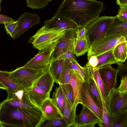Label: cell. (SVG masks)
I'll list each match as a JSON object with an SVG mask.
<instances>
[{"label": "cell", "mask_w": 127, "mask_h": 127, "mask_svg": "<svg viewBox=\"0 0 127 127\" xmlns=\"http://www.w3.org/2000/svg\"><path fill=\"white\" fill-rule=\"evenodd\" d=\"M43 117L37 108H23L10 105L3 100L0 103V126L39 127Z\"/></svg>", "instance_id": "2"}, {"label": "cell", "mask_w": 127, "mask_h": 127, "mask_svg": "<svg viewBox=\"0 0 127 127\" xmlns=\"http://www.w3.org/2000/svg\"><path fill=\"white\" fill-rule=\"evenodd\" d=\"M116 19L123 22H127V5L120 6Z\"/></svg>", "instance_id": "37"}, {"label": "cell", "mask_w": 127, "mask_h": 127, "mask_svg": "<svg viewBox=\"0 0 127 127\" xmlns=\"http://www.w3.org/2000/svg\"><path fill=\"white\" fill-rule=\"evenodd\" d=\"M17 21V26L11 36L13 40L16 39L30 28L41 22L40 17L38 14L29 12L23 14Z\"/></svg>", "instance_id": "9"}, {"label": "cell", "mask_w": 127, "mask_h": 127, "mask_svg": "<svg viewBox=\"0 0 127 127\" xmlns=\"http://www.w3.org/2000/svg\"><path fill=\"white\" fill-rule=\"evenodd\" d=\"M27 6L32 9H43L48 4V0H26Z\"/></svg>", "instance_id": "34"}, {"label": "cell", "mask_w": 127, "mask_h": 127, "mask_svg": "<svg viewBox=\"0 0 127 127\" xmlns=\"http://www.w3.org/2000/svg\"><path fill=\"white\" fill-rule=\"evenodd\" d=\"M113 53L118 62H124L127 58V42H124L116 45L113 50Z\"/></svg>", "instance_id": "27"}, {"label": "cell", "mask_w": 127, "mask_h": 127, "mask_svg": "<svg viewBox=\"0 0 127 127\" xmlns=\"http://www.w3.org/2000/svg\"><path fill=\"white\" fill-rule=\"evenodd\" d=\"M40 109L45 121L63 118L62 114L52 98L50 97L45 100Z\"/></svg>", "instance_id": "15"}, {"label": "cell", "mask_w": 127, "mask_h": 127, "mask_svg": "<svg viewBox=\"0 0 127 127\" xmlns=\"http://www.w3.org/2000/svg\"><path fill=\"white\" fill-rule=\"evenodd\" d=\"M52 98L63 114L65 106V99L63 91L60 85L59 87H56L55 91L52 93Z\"/></svg>", "instance_id": "28"}, {"label": "cell", "mask_w": 127, "mask_h": 127, "mask_svg": "<svg viewBox=\"0 0 127 127\" xmlns=\"http://www.w3.org/2000/svg\"><path fill=\"white\" fill-rule=\"evenodd\" d=\"M118 74L121 78L127 75V62L126 60L124 62H119L117 64Z\"/></svg>", "instance_id": "38"}, {"label": "cell", "mask_w": 127, "mask_h": 127, "mask_svg": "<svg viewBox=\"0 0 127 127\" xmlns=\"http://www.w3.org/2000/svg\"><path fill=\"white\" fill-rule=\"evenodd\" d=\"M59 85L61 86L64 93L70 105L72 107H74L73 106L74 101V94L73 88L71 85L69 84H60Z\"/></svg>", "instance_id": "36"}, {"label": "cell", "mask_w": 127, "mask_h": 127, "mask_svg": "<svg viewBox=\"0 0 127 127\" xmlns=\"http://www.w3.org/2000/svg\"><path fill=\"white\" fill-rule=\"evenodd\" d=\"M66 30L47 28L44 26L28 40L33 47L39 51L54 48Z\"/></svg>", "instance_id": "3"}, {"label": "cell", "mask_w": 127, "mask_h": 127, "mask_svg": "<svg viewBox=\"0 0 127 127\" xmlns=\"http://www.w3.org/2000/svg\"><path fill=\"white\" fill-rule=\"evenodd\" d=\"M65 63L64 60L57 59L50 62L48 70L57 83Z\"/></svg>", "instance_id": "24"}, {"label": "cell", "mask_w": 127, "mask_h": 127, "mask_svg": "<svg viewBox=\"0 0 127 127\" xmlns=\"http://www.w3.org/2000/svg\"><path fill=\"white\" fill-rule=\"evenodd\" d=\"M63 93L65 99V106L62 114L63 118L66 123L68 127H73L77 116L76 108L71 106L64 92Z\"/></svg>", "instance_id": "20"}, {"label": "cell", "mask_w": 127, "mask_h": 127, "mask_svg": "<svg viewBox=\"0 0 127 127\" xmlns=\"http://www.w3.org/2000/svg\"><path fill=\"white\" fill-rule=\"evenodd\" d=\"M15 21L12 18L3 14H0V24H4L5 23Z\"/></svg>", "instance_id": "44"}, {"label": "cell", "mask_w": 127, "mask_h": 127, "mask_svg": "<svg viewBox=\"0 0 127 127\" xmlns=\"http://www.w3.org/2000/svg\"><path fill=\"white\" fill-rule=\"evenodd\" d=\"M88 60V63L94 68H95L98 64V59L96 56H92Z\"/></svg>", "instance_id": "43"}, {"label": "cell", "mask_w": 127, "mask_h": 127, "mask_svg": "<svg viewBox=\"0 0 127 127\" xmlns=\"http://www.w3.org/2000/svg\"><path fill=\"white\" fill-rule=\"evenodd\" d=\"M54 49L39 50L23 67L45 71L47 70Z\"/></svg>", "instance_id": "10"}, {"label": "cell", "mask_w": 127, "mask_h": 127, "mask_svg": "<svg viewBox=\"0 0 127 127\" xmlns=\"http://www.w3.org/2000/svg\"><path fill=\"white\" fill-rule=\"evenodd\" d=\"M82 110L76 116L73 127H94L96 124L102 127V124L96 115L90 110L82 105Z\"/></svg>", "instance_id": "11"}, {"label": "cell", "mask_w": 127, "mask_h": 127, "mask_svg": "<svg viewBox=\"0 0 127 127\" xmlns=\"http://www.w3.org/2000/svg\"><path fill=\"white\" fill-rule=\"evenodd\" d=\"M65 62L69 65L74 72L83 82H89L90 78L84 67L81 66L78 63L71 60H65Z\"/></svg>", "instance_id": "25"}, {"label": "cell", "mask_w": 127, "mask_h": 127, "mask_svg": "<svg viewBox=\"0 0 127 127\" xmlns=\"http://www.w3.org/2000/svg\"><path fill=\"white\" fill-rule=\"evenodd\" d=\"M2 0H0V12L1 11V7H0L1 3V1Z\"/></svg>", "instance_id": "47"}, {"label": "cell", "mask_w": 127, "mask_h": 127, "mask_svg": "<svg viewBox=\"0 0 127 127\" xmlns=\"http://www.w3.org/2000/svg\"><path fill=\"white\" fill-rule=\"evenodd\" d=\"M127 35L105 36L91 44L87 54L88 59L92 56H96L113 49L118 44L127 42Z\"/></svg>", "instance_id": "5"}, {"label": "cell", "mask_w": 127, "mask_h": 127, "mask_svg": "<svg viewBox=\"0 0 127 127\" xmlns=\"http://www.w3.org/2000/svg\"><path fill=\"white\" fill-rule=\"evenodd\" d=\"M0 89L6 90V88L0 82Z\"/></svg>", "instance_id": "46"}, {"label": "cell", "mask_w": 127, "mask_h": 127, "mask_svg": "<svg viewBox=\"0 0 127 127\" xmlns=\"http://www.w3.org/2000/svg\"><path fill=\"white\" fill-rule=\"evenodd\" d=\"M88 82L89 90L91 95L98 106L102 110L103 99L96 84L94 81L90 78Z\"/></svg>", "instance_id": "29"}, {"label": "cell", "mask_w": 127, "mask_h": 127, "mask_svg": "<svg viewBox=\"0 0 127 127\" xmlns=\"http://www.w3.org/2000/svg\"><path fill=\"white\" fill-rule=\"evenodd\" d=\"M113 49L109 50L97 56L98 63L95 68L99 69L105 65L117 64L119 62L115 59L113 54Z\"/></svg>", "instance_id": "26"}, {"label": "cell", "mask_w": 127, "mask_h": 127, "mask_svg": "<svg viewBox=\"0 0 127 127\" xmlns=\"http://www.w3.org/2000/svg\"><path fill=\"white\" fill-rule=\"evenodd\" d=\"M6 103L11 105L23 108L32 109L37 108L31 104L27 98L24 92L23 98L19 100L15 98H7L4 100Z\"/></svg>", "instance_id": "30"}, {"label": "cell", "mask_w": 127, "mask_h": 127, "mask_svg": "<svg viewBox=\"0 0 127 127\" xmlns=\"http://www.w3.org/2000/svg\"><path fill=\"white\" fill-rule=\"evenodd\" d=\"M90 43L88 36L75 41L73 53L77 57L84 55L88 52L90 48Z\"/></svg>", "instance_id": "23"}, {"label": "cell", "mask_w": 127, "mask_h": 127, "mask_svg": "<svg viewBox=\"0 0 127 127\" xmlns=\"http://www.w3.org/2000/svg\"><path fill=\"white\" fill-rule=\"evenodd\" d=\"M87 30L85 27L79 28L76 33V39L85 37L86 35Z\"/></svg>", "instance_id": "42"}, {"label": "cell", "mask_w": 127, "mask_h": 127, "mask_svg": "<svg viewBox=\"0 0 127 127\" xmlns=\"http://www.w3.org/2000/svg\"><path fill=\"white\" fill-rule=\"evenodd\" d=\"M116 2L120 6L127 5V0H116Z\"/></svg>", "instance_id": "45"}, {"label": "cell", "mask_w": 127, "mask_h": 127, "mask_svg": "<svg viewBox=\"0 0 127 127\" xmlns=\"http://www.w3.org/2000/svg\"><path fill=\"white\" fill-rule=\"evenodd\" d=\"M57 59L70 60L76 63H78L73 52L71 51L67 52L64 53L59 57Z\"/></svg>", "instance_id": "41"}, {"label": "cell", "mask_w": 127, "mask_h": 127, "mask_svg": "<svg viewBox=\"0 0 127 127\" xmlns=\"http://www.w3.org/2000/svg\"><path fill=\"white\" fill-rule=\"evenodd\" d=\"M81 98V104L93 112L98 118L102 124V111L96 104L89 93L88 82L83 83Z\"/></svg>", "instance_id": "12"}, {"label": "cell", "mask_w": 127, "mask_h": 127, "mask_svg": "<svg viewBox=\"0 0 127 127\" xmlns=\"http://www.w3.org/2000/svg\"><path fill=\"white\" fill-rule=\"evenodd\" d=\"M116 19V16L99 17L86 27L87 30L86 35L90 45L105 36L106 32Z\"/></svg>", "instance_id": "6"}, {"label": "cell", "mask_w": 127, "mask_h": 127, "mask_svg": "<svg viewBox=\"0 0 127 127\" xmlns=\"http://www.w3.org/2000/svg\"><path fill=\"white\" fill-rule=\"evenodd\" d=\"M43 123L40 127H68V125L63 118L54 119Z\"/></svg>", "instance_id": "35"}, {"label": "cell", "mask_w": 127, "mask_h": 127, "mask_svg": "<svg viewBox=\"0 0 127 127\" xmlns=\"http://www.w3.org/2000/svg\"><path fill=\"white\" fill-rule=\"evenodd\" d=\"M105 104L108 112L114 117L127 109V93H120L114 88L109 92Z\"/></svg>", "instance_id": "7"}, {"label": "cell", "mask_w": 127, "mask_h": 127, "mask_svg": "<svg viewBox=\"0 0 127 127\" xmlns=\"http://www.w3.org/2000/svg\"><path fill=\"white\" fill-rule=\"evenodd\" d=\"M25 94L31 104L39 108L44 101L50 97V93H46L34 86H32L25 91Z\"/></svg>", "instance_id": "14"}, {"label": "cell", "mask_w": 127, "mask_h": 127, "mask_svg": "<svg viewBox=\"0 0 127 127\" xmlns=\"http://www.w3.org/2000/svg\"><path fill=\"white\" fill-rule=\"evenodd\" d=\"M127 127V109L113 117V127Z\"/></svg>", "instance_id": "32"}, {"label": "cell", "mask_w": 127, "mask_h": 127, "mask_svg": "<svg viewBox=\"0 0 127 127\" xmlns=\"http://www.w3.org/2000/svg\"><path fill=\"white\" fill-rule=\"evenodd\" d=\"M98 70L100 77L109 93L113 89L116 88L117 70L111 64L104 66Z\"/></svg>", "instance_id": "13"}, {"label": "cell", "mask_w": 127, "mask_h": 127, "mask_svg": "<svg viewBox=\"0 0 127 127\" xmlns=\"http://www.w3.org/2000/svg\"><path fill=\"white\" fill-rule=\"evenodd\" d=\"M102 103V127H113V117L107 111L103 100Z\"/></svg>", "instance_id": "33"}, {"label": "cell", "mask_w": 127, "mask_h": 127, "mask_svg": "<svg viewBox=\"0 0 127 127\" xmlns=\"http://www.w3.org/2000/svg\"><path fill=\"white\" fill-rule=\"evenodd\" d=\"M86 70L89 78L94 82L104 102L105 101L109 93L106 89L101 78L98 69L94 68L88 63L84 67Z\"/></svg>", "instance_id": "17"}, {"label": "cell", "mask_w": 127, "mask_h": 127, "mask_svg": "<svg viewBox=\"0 0 127 127\" xmlns=\"http://www.w3.org/2000/svg\"><path fill=\"white\" fill-rule=\"evenodd\" d=\"M49 0V1H51L52 0Z\"/></svg>", "instance_id": "48"}, {"label": "cell", "mask_w": 127, "mask_h": 127, "mask_svg": "<svg viewBox=\"0 0 127 127\" xmlns=\"http://www.w3.org/2000/svg\"><path fill=\"white\" fill-rule=\"evenodd\" d=\"M116 88L120 93H127V75L121 78L120 84Z\"/></svg>", "instance_id": "40"}, {"label": "cell", "mask_w": 127, "mask_h": 127, "mask_svg": "<svg viewBox=\"0 0 127 127\" xmlns=\"http://www.w3.org/2000/svg\"><path fill=\"white\" fill-rule=\"evenodd\" d=\"M73 73V70L69 65L65 63L59 77L58 84L59 85L68 84Z\"/></svg>", "instance_id": "31"}, {"label": "cell", "mask_w": 127, "mask_h": 127, "mask_svg": "<svg viewBox=\"0 0 127 127\" xmlns=\"http://www.w3.org/2000/svg\"><path fill=\"white\" fill-rule=\"evenodd\" d=\"M0 82L6 88L7 93L22 89L10 78L9 71L0 70Z\"/></svg>", "instance_id": "21"}, {"label": "cell", "mask_w": 127, "mask_h": 127, "mask_svg": "<svg viewBox=\"0 0 127 127\" xmlns=\"http://www.w3.org/2000/svg\"><path fill=\"white\" fill-rule=\"evenodd\" d=\"M104 7L103 2L95 0H64L54 16L72 21L78 28L86 27L99 17Z\"/></svg>", "instance_id": "1"}, {"label": "cell", "mask_w": 127, "mask_h": 127, "mask_svg": "<svg viewBox=\"0 0 127 127\" xmlns=\"http://www.w3.org/2000/svg\"><path fill=\"white\" fill-rule=\"evenodd\" d=\"M127 35V22L115 20L106 32L105 36Z\"/></svg>", "instance_id": "22"}, {"label": "cell", "mask_w": 127, "mask_h": 127, "mask_svg": "<svg viewBox=\"0 0 127 127\" xmlns=\"http://www.w3.org/2000/svg\"><path fill=\"white\" fill-rule=\"evenodd\" d=\"M46 28L55 29L68 30L77 29L78 27L72 21L63 17L54 16L50 19L44 21Z\"/></svg>", "instance_id": "16"}, {"label": "cell", "mask_w": 127, "mask_h": 127, "mask_svg": "<svg viewBox=\"0 0 127 127\" xmlns=\"http://www.w3.org/2000/svg\"><path fill=\"white\" fill-rule=\"evenodd\" d=\"M55 82L53 78L47 69L35 81L32 86L50 93Z\"/></svg>", "instance_id": "18"}, {"label": "cell", "mask_w": 127, "mask_h": 127, "mask_svg": "<svg viewBox=\"0 0 127 127\" xmlns=\"http://www.w3.org/2000/svg\"><path fill=\"white\" fill-rule=\"evenodd\" d=\"M77 29L66 30L54 48L51 58V61L57 59L64 53L68 51L73 52L76 37Z\"/></svg>", "instance_id": "8"}, {"label": "cell", "mask_w": 127, "mask_h": 127, "mask_svg": "<svg viewBox=\"0 0 127 127\" xmlns=\"http://www.w3.org/2000/svg\"><path fill=\"white\" fill-rule=\"evenodd\" d=\"M83 82L73 72L68 84L71 85L73 88L74 98L73 106L76 108L78 104H81V95Z\"/></svg>", "instance_id": "19"}, {"label": "cell", "mask_w": 127, "mask_h": 127, "mask_svg": "<svg viewBox=\"0 0 127 127\" xmlns=\"http://www.w3.org/2000/svg\"><path fill=\"white\" fill-rule=\"evenodd\" d=\"M17 21L8 22L4 24V28L7 34L11 37L15 29L17 24Z\"/></svg>", "instance_id": "39"}, {"label": "cell", "mask_w": 127, "mask_h": 127, "mask_svg": "<svg viewBox=\"0 0 127 127\" xmlns=\"http://www.w3.org/2000/svg\"><path fill=\"white\" fill-rule=\"evenodd\" d=\"M45 71L22 66L10 71V76L15 83L25 91L32 87L35 81Z\"/></svg>", "instance_id": "4"}]
</instances>
